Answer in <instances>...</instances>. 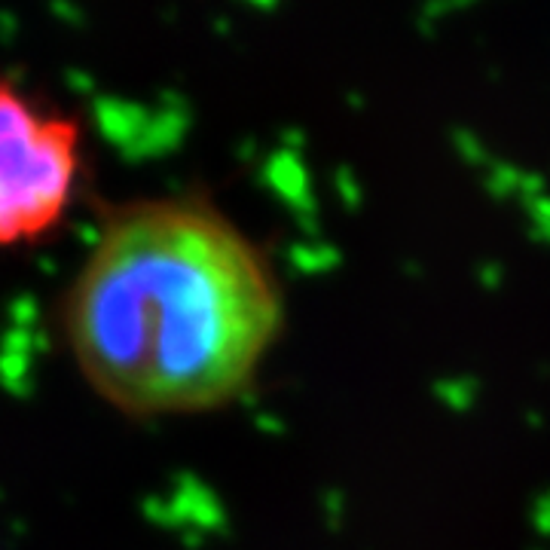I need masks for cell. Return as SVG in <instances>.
I'll list each match as a JSON object with an SVG mask.
<instances>
[{
  "mask_svg": "<svg viewBox=\"0 0 550 550\" xmlns=\"http://www.w3.org/2000/svg\"><path fill=\"white\" fill-rule=\"evenodd\" d=\"M80 374L125 416L227 407L285 324L270 254L202 196L107 211L64 300Z\"/></svg>",
  "mask_w": 550,
  "mask_h": 550,
  "instance_id": "obj_1",
  "label": "cell"
},
{
  "mask_svg": "<svg viewBox=\"0 0 550 550\" xmlns=\"http://www.w3.org/2000/svg\"><path fill=\"white\" fill-rule=\"evenodd\" d=\"M80 177V125L43 110L0 73V248L62 224Z\"/></svg>",
  "mask_w": 550,
  "mask_h": 550,
  "instance_id": "obj_2",
  "label": "cell"
}]
</instances>
